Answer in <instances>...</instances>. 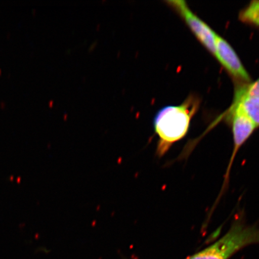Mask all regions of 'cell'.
<instances>
[{"instance_id": "cell-5", "label": "cell", "mask_w": 259, "mask_h": 259, "mask_svg": "<svg viewBox=\"0 0 259 259\" xmlns=\"http://www.w3.org/2000/svg\"><path fill=\"white\" fill-rule=\"evenodd\" d=\"M215 57L236 79L248 82L250 77L234 49L218 34H215Z\"/></svg>"}, {"instance_id": "cell-3", "label": "cell", "mask_w": 259, "mask_h": 259, "mask_svg": "<svg viewBox=\"0 0 259 259\" xmlns=\"http://www.w3.org/2000/svg\"><path fill=\"white\" fill-rule=\"evenodd\" d=\"M230 118L232 129L233 138H234V148L231 159L227 168L224 183L222 191L229 183L230 171L238 152L249 138L251 137L255 128H257L253 122L237 106L233 105L230 111Z\"/></svg>"}, {"instance_id": "cell-8", "label": "cell", "mask_w": 259, "mask_h": 259, "mask_svg": "<svg viewBox=\"0 0 259 259\" xmlns=\"http://www.w3.org/2000/svg\"><path fill=\"white\" fill-rule=\"evenodd\" d=\"M241 89L248 96L259 97V79L250 85L241 87Z\"/></svg>"}, {"instance_id": "cell-7", "label": "cell", "mask_w": 259, "mask_h": 259, "mask_svg": "<svg viewBox=\"0 0 259 259\" xmlns=\"http://www.w3.org/2000/svg\"><path fill=\"white\" fill-rule=\"evenodd\" d=\"M240 20L244 23L259 26V1H253L241 12Z\"/></svg>"}, {"instance_id": "cell-2", "label": "cell", "mask_w": 259, "mask_h": 259, "mask_svg": "<svg viewBox=\"0 0 259 259\" xmlns=\"http://www.w3.org/2000/svg\"><path fill=\"white\" fill-rule=\"evenodd\" d=\"M256 244H259L258 227L247 225L239 215L221 238L185 259H229L241 249Z\"/></svg>"}, {"instance_id": "cell-1", "label": "cell", "mask_w": 259, "mask_h": 259, "mask_svg": "<svg viewBox=\"0 0 259 259\" xmlns=\"http://www.w3.org/2000/svg\"><path fill=\"white\" fill-rule=\"evenodd\" d=\"M198 105V100L190 97L182 105L166 106L157 112L154 127L159 139L156 151L158 157L164 156L175 143L186 137Z\"/></svg>"}, {"instance_id": "cell-6", "label": "cell", "mask_w": 259, "mask_h": 259, "mask_svg": "<svg viewBox=\"0 0 259 259\" xmlns=\"http://www.w3.org/2000/svg\"><path fill=\"white\" fill-rule=\"evenodd\" d=\"M241 109L256 127H259V97L248 96L241 87L236 91L234 105Z\"/></svg>"}, {"instance_id": "cell-4", "label": "cell", "mask_w": 259, "mask_h": 259, "mask_svg": "<svg viewBox=\"0 0 259 259\" xmlns=\"http://www.w3.org/2000/svg\"><path fill=\"white\" fill-rule=\"evenodd\" d=\"M182 16L194 34L210 53L215 56V34L208 25L191 11L184 1L168 2Z\"/></svg>"}]
</instances>
